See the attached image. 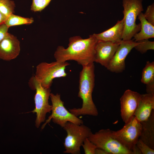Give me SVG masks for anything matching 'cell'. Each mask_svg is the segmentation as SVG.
<instances>
[{"mask_svg":"<svg viewBox=\"0 0 154 154\" xmlns=\"http://www.w3.org/2000/svg\"><path fill=\"white\" fill-rule=\"evenodd\" d=\"M31 10L34 12H40L49 5L52 0H32Z\"/></svg>","mask_w":154,"mask_h":154,"instance_id":"7402d4cb","label":"cell"},{"mask_svg":"<svg viewBox=\"0 0 154 154\" xmlns=\"http://www.w3.org/2000/svg\"><path fill=\"white\" fill-rule=\"evenodd\" d=\"M141 82L146 85L147 93L154 94V62H147L143 70Z\"/></svg>","mask_w":154,"mask_h":154,"instance_id":"ac0fdd59","label":"cell"},{"mask_svg":"<svg viewBox=\"0 0 154 154\" xmlns=\"http://www.w3.org/2000/svg\"><path fill=\"white\" fill-rule=\"evenodd\" d=\"M142 154H154V149L151 148L139 139L136 144Z\"/></svg>","mask_w":154,"mask_h":154,"instance_id":"cb8c5ba5","label":"cell"},{"mask_svg":"<svg viewBox=\"0 0 154 154\" xmlns=\"http://www.w3.org/2000/svg\"><path fill=\"white\" fill-rule=\"evenodd\" d=\"M98 40L93 35L86 39L79 36L70 37L67 48L61 46L57 47L54 57L58 62L72 60L82 66L87 65L94 62L95 48Z\"/></svg>","mask_w":154,"mask_h":154,"instance_id":"6da1fadb","label":"cell"},{"mask_svg":"<svg viewBox=\"0 0 154 154\" xmlns=\"http://www.w3.org/2000/svg\"><path fill=\"white\" fill-rule=\"evenodd\" d=\"M141 94L131 90H125L120 99L121 116L125 123L134 116Z\"/></svg>","mask_w":154,"mask_h":154,"instance_id":"8fae6325","label":"cell"},{"mask_svg":"<svg viewBox=\"0 0 154 154\" xmlns=\"http://www.w3.org/2000/svg\"><path fill=\"white\" fill-rule=\"evenodd\" d=\"M111 131L109 129H102L92 133L88 138L97 148L103 149L110 154H132V151L112 136Z\"/></svg>","mask_w":154,"mask_h":154,"instance_id":"ba28073f","label":"cell"},{"mask_svg":"<svg viewBox=\"0 0 154 154\" xmlns=\"http://www.w3.org/2000/svg\"><path fill=\"white\" fill-rule=\"evenodd\" d=\"M154 110V94H141L134 116L141 122L147 119Z\"/></svg>","mask_w":154,"mask_h":154,"instance_id":"5bb4252c","label":"cell"},{"mask_svg":"<svg viewBox=\"0 0 154 154\" xmlns=\"http://www.w3.org/2000/svg\"><path fill=\"white\" fill-rule=\"evenodd\" d=\"M141 123V130L139 139L154 149V110L147 119Z\"/></svg>","mask_w":154,"mask_h":154,"instance_id":"2e32d148","label":"cell"},{"mask_svg":"<svg viewBox=\"0 0 154 154\" xmlns=\"http://www.w3.org/2000/svg\"><path fill=\"white\" fill-rule=\"evenodd\" d=\"M120 43L98 40L95 48L94 62L107 68Z\"/></svg>","mask_w":154,"mask_h":154,"instance_id":"7c38bea8","label":"cell"},{"mask_svg":"<svg viewBox=\"0 0 154 154\" xmlns=\"http://www.w3.org/2000/svg\"><path fill=\"white\" fill-rule=\"evenodd\" d=\"M140 22L141 28L140 32L133 36L135 42L154 37V25L145 19L144 13L141 12L138 16Z\"/></svg>","mask_w":154,"mask_h":154,"instance_id":"e0dca14e","label":"cell"},{"mask_svg":"<svg viewBox=\"0 0 154 154\" xmlns=\"http://www.w3.org/2000/svg\"><path fill=\"white\" fill-rule=\"evenodd\" d=\"M15 4L12 0H0V12L7 18L10 14L14 13Z\"/></svg>","mask_w":154,"mask_h":154,"instance_id":"ffe728a7","label":"cell"},{"mask_svg":"<svg viewBox=\"0 0 154 154\" xmlns=\"http://www.w3.org/2000/svg\"><path fill=\"white\" fill-rule=\"evenodd\" d=\"M82 146L85 154H95V151L97 148L96 146L88 138L84 141Z\"/></svg>","mask_w":154,"mask_h":154,"instance_id":"603a6c76","label":"cell"},{"mask_svg":"<svg viewBox=\"0 0 154 154\" xmlns=\"http://www.w3.org/2000/svg\"><path fill=\"white\" fill-rule=\"evenodd\" d=\"M132 154H141L140 150L136 145L133 148L132 151Z\"/></svg>","mask_w":154,"mask_h":154,"instance_id":"83f0119b","label":"cell"},{"mask_svg":"<svg viewBox=\"0 0 154 154\" xmlns=\"http://www.w3.org/2000/svg\"><path fill=\"white\" fill-rule=\"evenodd\" d=\"M137 42L138 44L134 48L142 54L145 53L149 50L154 49V41H149L148 39H145Z\"/></svg>","mask_w":154,"mask_h":154,"instance_id":"44dd1931","label":"cell"},{"mask_svg":"<svg viewBox=\"0 0 154 154\" xmlns=\"http://www.w3.org/2000/svg\"><path fill=\"white\" fill-rule=\"evenodd\" d=\"M69 65L67 61L41 62L36 66L35 76L43 87L50 88L54 79L67 76L65 69Z\"/></svg>","mask_w":154,"mask_h":154,"instance_id":"8992f818","label":"cell"},{"mask_svg":"<svg viewBox=\"0 0 154 154\" xmlns=\"http://www.w3.org/2000/svg\"><path fill=\"white\" fill-rule=\"evenodd\" d=\"M7 18L0 12V25L5 23Z\"/></svg>","mask_w":154,"mask_h":154,"instance_id":"f1b7e54d","label":"cell"},{"mask_svg":"<svg viewBox=\"0 0 154 154\" xmlns=\"http://www.w3.org/2000/svg\"><path fill=\"white\" fill-rule=\"evenodd\" d=\"M34 21L33 18L23 17L13 13L7 18L4 23L9 28L17 25L31 24Z\"/></svg>","mask_w":154,"mask_h":154,"instance_id":"d6986e66","label":"cell"},{"mask_svg":"<svg viewBox=\"0 0 154 154\" xmlns=\"http://www.w3.org/2000/svg\"><path fill=\"white\" fill-rule=\"evenodd\" d=\"M50 97L52 102L51 114L42 125L41 129L52 120L54 123L63 127L68 122L78 124H83V121L68 111L64 106V102L60 98V94H54L50 93Z\"/></svg>","mask_w":154,"mask_h":154,"instance_id":"52a82bcc","label":"cell"},{"mask_svg":"<svg viewBox=\"0 0 154 154\" xmlns=\"http://www.w3.org/2000/svg\"><path fill=\"white\" fill-rule=\"evenodd\" d=\"M144 14L146 20L151 24L154 25V3L147 7L146 11Z\"/></svg>","mask_w":154,"mask_h":154,"instance_id":"d4e9b609","label":"cell"},{"mask_svg":"<svg viewBox=\"0 0 154 154\" xmlns=\"http://www.w3.org/2000/svg\"><path fill=\"white\" fill-rule=\"evenodd\" d=\"M67 135L64 143V153L80 154V147L85 140L92 133L91 129L83 124L68 122L63 127Z\"/></svg>","mask_w":154,"mask_h":154,"instance_id":"277c9868","label":"cell"},{"mask_svg":"<svg viewBox=\"0 0 154 154\" xmlns=\"http://www.w3.org/2000/svg\"><path fill=\"white\" fill-rule=\"evenodd\" d=\"M9 28L4 23L0 25V42L8 33Z\"/></svg>","mask_w":154,"mask_h":154,"instance_id":"484cf974","label":"cell"},{"mask_svg":"<svg viewBox=\"0 0 154 154\" xmlns=\"http://www.w3.org/2000/svg\"><path fill=\"white\" fill-rule=\"evenodd\" d=\"M123 27V19L118 21L115 25L108 29L102 33H94L93 35L99 40L120 43L122 40Z\"/></svg>","mask_w":154,"mask_h":154,"instance_id":"9a60e30c","label":"cell"},{"mask_svg":"<svg viewBox=\"0 0 154 154\" xmlns=\"http://www.w3.org/2000/svg\"><path fill=\"white\" fill-rule=\"evenodd\" d=\"M142 2V0H123L124 27L122 40H131L140 31L141 24H136V21L138 15L143 10Z\"/></svg>","mask_w":154,"mask_h":154,"instance_id":"3957f363","label":"cell"},{"mask_svg":"<svg viewBox=\"0 0 154 154\" xmlns=\"http://www.w3.org/2000/svg\"><path fill=\"white\" fill-rule=\"evenodd\" d=\"M95 154H110L105 150L97 148L95 151Z\"/></svg>","mask_w":154,"mask_h":154,"instance_id":"4316f807","label":"cell"},{"mask_svg":"<svg viewBox=\"0 0 154 154\" xmlns=\"http://www.w3.org/2000/svg\"><path fill=\"white\" fill-rule=\"evenodd\" d=\"M82 66L79 74L78 94L82 101V106L81 108L70 109L69 112L77 117L85 115L96 116L98 112L92 96L95 85L94 62Z\"/></svg>","mask_w":154,"mask_h":154,"instance_id":"7a4b0ae2","label":"cell"},{"mask_svg":"<svg viewBox=\"0 0 154 154\" xmlns=\"http://www.w3.org/2000/svg\"><path fill=\"white\" fill-rule=\"evenodd\" d=\"M141 130V123L134 116L121 129L112 130L111 135L124 147L132 151L139 139Z\"/></svg>","mask_w":154,"mask_h":154,"instance_id":"9c48e42d","label":"cell"},{"mask_svg":"<svg viewBox=\"0 0 154 154\" xmlns=\"http://www.w3.org/2000/svg\"><path fill=\"white\" fill-rule=\"evenodd\" d=\"M138 44L130 40H122L107 69L116 73L123 72L125 67V59L131 50Z\"/></svg>","mask_w":154,"mask_h":154,"instance_id":"30bf717a","label":"cell"},{"mask_svg":"<svg viewBox=\"0 0 154 154\" xmlns=\"http://www.w3.org/2000/svg\"><path fill=\"white\" fill-rule=\"evenodd\" d=\"M20 51V42L17 37L9 33L0 42V58L9 61L16 58Z\"/></svg>","mask_w":154,"mask_h":154,"instance_id":"4fadbf2b","label":"cell"},{"mask_svg":"<svg viewBox=\"0 0 154 154\" xmlns=\"http://www.w3.org/2000/svg\"><path fill=\"white\" fill-rule=\"evenodd\" d=\"M29 84L32 88L36 90L34 97L35 108L32 112L36 114L35 126L38 128L41 123L44 121L46 114L51 111L52 106L48 102L51 90L50 88L43 87L35 76L30 79Z\"/></svg>","mask_w":154,"mask_h":154,"instance_id":"5b68a950","label":"cell"}]
</instances>
